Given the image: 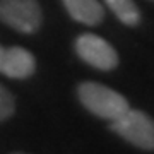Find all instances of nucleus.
Listing matches in <instances>:
<instances>
[{"label": "nucleus", "mask_w": 154, "mask_h": 154, "mask_svg": "<svg viewBox=\"0 0 154 154\" xmlns=\"http://www.w3.org/2000/svg\"><path fill=\"white\" fill-rule=\"evenodd\" d=\"M74 48L81 60L98 70H113L118 65L116 50L98 34L84 33L77 36Z\"/></svg>", "instance_id": "4"}, {"label": "nucleus", "mask_w": 154, "mask_h": 154, "mask_svg": "<svg viewBox=\"0 0 154 154\" xmlns=\"http://www.w3.org/2000/svg\"><path fill=\"white\" fill-rule=\"evenodd\" d=\"M105 4L125 26L134 28L140 22V11L134 0H105Z\"/></svg>", "instance_id": "7"}, {"label": "nucleus", "mask_w": 154, "mask_h": 154, "mask_svg": "<svg viewBox=\"0 0 154 154\" xmlns=\"http://www.w3.org/2000/svg\"><path fill=\"white\" fill-rule=\"evenodd\" d=\"M77 98L88 111L110 122L130 108L125 96L93 81H86L77 86Z\"/></svg>", "instance_id": "1"}, {"label": "nucleus", "mask_w": 154, "mask_h": 154, "mask_svg": "<svg viewBox=\"0 0 154 154\" xmlns=\"http://www.w3.org/2000/svg\"><path fill=\"white\" fill-rule=\"evenodd\" d=\"M16 113V99L7 88L0 84V123L9 120Z\"/></svg>", "instance_id": "8"}, {"label": "nucleus", "mask_w": 154, "mask_h": 154, "mask_svg": "<svg viewBox=\"0 0 154 154\" xmlns=\"http://www.w3.org/2000/svg\"><path fill=\"white\" fill-rule=\"evenodd\" d=\"M111 130L142 151H154V118L142 110L128 108L111 120Z\"/></svg>", "instance_id": "2"}, {"label": "nucleus", "mask_w": 154, "mask_h": 154, "mask_svg": "<svg viewBox=\"0 0 154 154\" xmlns=\"http://www.w3.org/2000/svg\"><path fill=\"white\" fill-rule=\"evenodd\" d=\"M72 19L86 26H96L105 19V9L98 0H62Z\"/></svg>", "instance_id": "6"}, {"label": "nucleus", "mask_w": 154, "mask_h": 154, "mask_svg": "<svg viewBox=\"0 0 154 154\" xmlns=\"http://www.w3.org/2000/svg\"><path fill=\"white\" fill-rule=\"evenodd\" d=\"M0 22L22 34H33L43 24L38 0H0Z\"/></svg>", "instance_id": "3"}, {"label": "nucleus", "mask_w": 154, "mask_h": 154, "mask_svg": "<svg viewBox=\"0 0 154 154\" xmlns=\"http://www.w3.org/2000/svg\"><path fill=\"white\" fill-rule=\"evenodd\" d=\"M14 154H26V152H14Z\"/></svg>", "instance_id": "9"}, {"label": "nucleus", "mask_w": 154, "mask_h": 154, "mask_svg": "<svg viewBox=\"0 0 154 154\" xmlns=\"http://www.w3.org/2000/svg\"><path fill=\"white\" fill-rule=\"evenodd\" d=\"M36 70V58L22 46L5 48L0 45V74L11 79H28Z\"/></svg>", "instance_id": "5"}]
</instances>
